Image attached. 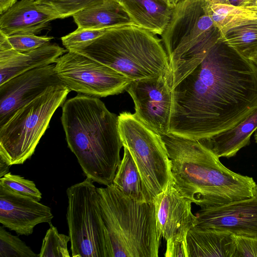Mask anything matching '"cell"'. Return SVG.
<instances>
[{
	"label": "cell",
	"instance_id": "f546056e",
	"mask_svg": "<svg viewBox=\"0 0 257 257\" xmlns=\"http://www.w3.org/2000/svg\"><path fill=\"white\" fill-rule=\"evenodd\" d=\"M7 40L13 49L25 52L36 49L50 43L54 38L46 36H39L35 34H16L7 36Z\"/></svg>",
	"mask_w": 257,
	"mask_h": 257
},
{
	"label": "cell",
	"instance_id": "5bb4252c",
	"mask_svg": "<svg viewBox=\"0 0 257 257\" xmlns=\"http://www.w3.org/2000/svg\"><path fill=\"white\" fill-rule=\"evenodd\" d=\"M196 226L257 237V196L227 204L200 208Z\"/></svg>",
	"mask_w": 257,
	"mask_h": 257
},
{
	"label": "cell",
	"instance_id": "e575fe53",
	"mask_svg": "<svg viewBox=\"0 0 257 257\" xmlns=\"http://www.w3.org/2000/svg\"><path fill=\"white\" fill-rule=\"evenodd\" d=\"M9 166L4 160L0 158V178L9 173Z\"/></svg>",
	"mask_w": 257,
	"mask_h": 257
},
{
	"label": "cell",
	"instance_id": "d4e9b609",
	"mask_svg": "<svg viewBox=\"0 0 257 257\" xmlns=\"http://www.w3.org/2000/svg\"><path fill=\"white\" fill-rule=\"evenodd\" d=\"M44 236L39 257H70L67 248L69 235L58 232L51 223Z\"/></svg>",
	"mask_w": 257,
	"mask_h": 257
},
{
	"label": "cell",
	"instance_id": "277c9868",
	"mask_svg": "<svg viewBox=\"0 0 257 257\" xmlns=\"http://www.w3.org/2000/svg\"><path fill=\"white\" fill-rule=\"evenodd\" d=\"M157 35L135 25L108 28L93 42L72 51L98 61L132 81L171 76L168 57Z\"/></svg>",
	"mask_w": 257,
	"mask_h": 257
},
{
	"label": "cell",
	"instance_id": "74e56055",
	"mask_svg": "<svg viewBox=\"0 0 257 257\" xmlns=\"http://www.w3.org/2000/svg\"><path fill=\"white\" fill-rule=\"evenodd\" d=\"M226 0H209L207 1L208 3H223L225 2Z\"/></svg>",
	"mask_w": 257,
	"mask_h": 257
},
{
	"label": "cell",
	"instance_id": "60d3db41",
	"mask_svg": "<svg viewBox=\"0 0 257 257\" xmlns=\"http://www.w3.org/2000/svg\"><path fill=\"white\" fill-rule=\"evenodd\" d=\"M256 65H257V58H256Z\"/></svg>",
	"mask_w": 257,
	"mask_h": 257
},
{
	"label": "cell",
	"instance_id": "5b68a950",
	"mask_svg": "<svg viewBox=\"0 0 257 257\" xmlns=\"http://www.w3.org/2000/svg\"><path fill=\"white\" fill-rule=\"evenodd\" d=\"M97 190L111 257H158L162 236L154 202L135 201L112 184Z\"/></svg>",
	"mask_w": 257,
	"mask_h": 257
},
{
	"label": "cell",
	"instance_id": "7bdbcfd3",
	"mask_svg": "<svg viewBox=\"0 0 257 257\" xmlns=\"http://www.w3.org/2000/svg\"></svg>",
	"mask_w": 257,
	"mask_h": 257
},
{
	"label": "cell",
	"instance_id": "6da1fadb",
	"mask_svg": "<svg viewBox=\"0 0 257 257\" xmlns=\"http://www.w3.org/2000/svg\"><path fill=\"white\" fill-rule=\"evenodd\" d=\"M257 108V66L221 39L172 89L168 134L200 140L235 126Z\"/></svg>",
	"mask_w": 257,
	"mask_h": 257
},
{
	"label": "cell",
	"instance_id": "484cf974",
	"mask_svg": "<svg viewBox=\"0 0 257 257\" xmlns=\"http://www.w3.org/2000/svg\"><path fill=\"white\" fill-rule=\"evenodd\" d=\"M106 0H37L56 14L59 19L73 17L75 14L91 7L100 4Z\"/></svg>",
	"mask_w": 257,
	"mask_h": 257
},
{
	"label": "cell",
	"instance_id": "cb8c5ba5",
	"mask_svg": "<svg viewBox=\"0 0 257 257\" xmlns=\"http://www.w3.org/2000/svg\"><path fill=\"white\" fill-rule=\"evenodd\" d=\"M206 10L221 35L247 20L257 18V14L241 7L206 2Z\"/></svg>",
	"mask_w": 257,
	"mask_h": 257
},
{
	"label": "cell",
	"instance_id": "ab89813d",
	"mask_svg": "<svg viewBox=\"0 0 257 257\" xmlns=\"http://www.w3.org/2000/svg\"><path fill=\"white\" fill-rule=\"evenodd\" d=\"M256 196H257V184H256Z\"/></svg>",
	"mask_w": 257,
	"mask_h": 257
},
{
	"label": "cell",
	"instance_id": "9a60e30c",
	"mask_svg": "<svg viewBox=\"0 0 257 257\" xmlns=\"http://www.w3.org/2000/svg\"><path fill=\"white\" fill-rule=\"evenodd\" d=\"M53 218L48 206L0 185V223L4 227L28 236L37 225L50 223Z\"/></svg>",
	"mask_w": 257,
	"mask_h": 257
},
{
	"label": "cell",
	"instance_id": "2e32d148",
	"mask_svg": "<svg viewBox=\"0 0 257 257\" xmlns=\"http://www.w3.org/2000/svg\"><path fill=\"white\" fill-rule=\"evenodd\" d=\"M68 50L48 43L34 50L20 52L12 48L0 32V85L28 70L55 63Z\"/></svg>",
	"mask_w": 257,
	"mask_h": 257
},
{
	"label": "cell",
	"instance_id": "7c38bea8",
	"mask_svg": "<svg viewBox=\"0 0 257 257\" xmlns=\"http://www.w3.org/2000/svg\"><path fill=\"white\" fill-rule=\"evenodd\" d=\"M55 63L24 72L0 85V127L21 107L42 95L49 87L64 85Z\"/></svg>",
	"mask_w": 257,
	"mask_h": 257
},
{
	"label": "cell",
	"instance_id": "7402d4cb",
	"mask_svg": "<svg viewBox=\"0 0 257 257\" xmlns=\"http://www.w3.org/2000/svg\"><path fill=\"white\" fill-rule=\"evenodd\" d=\"M123 156L112 184L125 195L138 202H153L147 190L135 162L123 147Z\"/></svg>",
	"mask_w": 257,
	"mask_h": 257
},
{
	"label": "cell",
	"instance_id": "3957f363",
	"mask_svg": "<svg viewBox=\"0 0 257 257\" xmlns=\"http://www.w3.org/2000/svg\"><path fill=\"white\" fill-rule=\"evenodd\" d=\"M61 117L68 146L86 177L108 186L121 162L118 117L97 97L78 94L65 101Z\"/></svg>",
	"mask_w": 257,
	"mask_h": 257
},
{
	"label": "cell",
	"instance_id": "1f68e13d",
	"mask_svg": "<svg viewBox=\"0 0 257 257\" xmlns=\"http://www.w3.org/2000/svg\"><path fill=\"white\" fill-rule=\"evenodd\" d=\"M166 257H188L187 242L176 241L166 243Z\"/></svg>",
	"mask_w": 257,
	"mask_h": 257
},
{
	"label": "cell",
	"instance_id": "603a6c76",
	"mask_svg": "<svg viewBox=\"0 0 257 257\" xmlns=\"http://www.w3.org/2000/svg\"><path fill=\"white\" fill-rule=\"evenodd\" d=\"M221 40L245 58L257 55V18L247 20L221 35Z\"/></svg>",
	"mask_w": 257,
	"mask_h": 257
},
{
	"label": "cell",
	"instance_id": "4fadbf2b",
	"mask_svg": "<svg viewBox=\"0 0 257 257\" xmlns=\"http://www.w3.org/2000/svg\"><path fill=\"white\" fill-rule=\"evenodd\" d=\"M154 203L158 228L166 243L186 242L188 231L197 223L192 211V201L180 193L171 180Z\"/></svg>",
	"mask_w": 257,
	"mask_h": 257
},
{
	"label": "cell",
	"instance_id": "ac0fdd59",
	"mask_svg": "<svg viewBox=\"0 0 257 257\" xmlns=\"http://www.w3.org/2000/svg\"><path fill=\"white\" fill-rule=\"evenodd\" d=\"M188 257H233L234 234L219 230L195 226L188 232Z\"/></svg>",
	"mask_w": 257,
	"mask_h": 257
},
{
	"label": "cell",
	"instance_id": "d590c367",
	"mask_svg": "<svg viewBox=\"0 0 257 257\" xmlns=\"http://www.w3.org/2000/svg\"><path fill=\"white\" fill-rule=\"evenodd\" d=\"M168 7L171 9H174L178 4L182 0H161Z\"/></svg>",
	"mask_w": 257,
	"mask_h": 257
},
{
	"label": "cell",
	"instance_id": "83f0119b",
	"mask_svg": "<svg viewBox=\"0 0 257 257\" xmlns=\"http://www.w3.org/2000/svg\"><path fill=\"white\" fill-rule=\"evenodd\" d=\"M107 29L78 28L62 37L63 45L68 51L85 47L103 35Z\"/></svg>",
	"mask_w": 257,
	"mask_h": 257
},
{
	"label": "cell",
	"instance_id": "9c48e42d",
	"mask_svg": "<svg viewBox=\"0 0 257 257\" xmlns=\"http://www.w3.org/2000/svg\"><path fill=\"white\" fill-rule=\"evenodd\" d=\"M118 117L123 146L132 156L154 202L172 180L170 162L165 143L161 136L146 126L134 114L123 112Z\"/></svg>",
	"mask_w": 257,
	"mask_h": 257
},
{
	"label": "cell",
	"instance_id": "4316f807",
	"mask_svg": "<svg viewBox=\"0 0 257 257\" xmlns=\"http://www.w3.org/2000/svg\"><path fill=\"white\" fill-rule=\"evenodd\" d=\"M25 242L0 226V257H36Z\"/></svg>",
	"mask_w": 257,
	"mask_h": 257
},
{
	"label": "cell",
	"instance_id": "44dd1931",
	"mask_svg": "<svg viewBox=\"0 0 257 257\" xmlns=\"http://www.w3.org/2000/svg\"><path fill=\"white\" fill-rule=\"evenodd\" d=\"M78 28L108 29L134 25L120 5L114 0L84 9L73 16Z\"/></svg>",
	"mask_w": 257,
	"mask_h": 257
},
{
	"label": "cell",
	"instance_id": "8992f818",
	"mask_svg": "<svg viewBox=\"0 0 257 257\" xmlns=\"http://www.w3.org/2000/svg\"><path fill=\"white\" fill-rule=\"evenodd\" d=\"M167 53L172 89L192 71L221 34L207 13L205 0H182L172 10L161 35Z\"/></svg>",
	"mask_w": 257,
	"mask_h": 257
},
{
	"label": "cell",
	"instance_id": "52a82bcc",
	"mask_svg": "<svg viewBox=\"0 0 257 257\" xmlns=\"http://www.w3.org/2000/svg\"><path fill=\"white\" fill-rule=\"evenodd\" d=\"M70 91L65 85L51 86L17 110L0 127V158L9 166L23 164L29 159Z\"/></svg>",
	"mask_w": 257,
	"mask_h": 257
},
{
	"label": "cell",
	"instance_id": "f35d334b",
	"mask_svg": "<svg viewBox=\"0 0 257 257\" xmlns=\"http://www.w3.org/2000/svg\"><path fill=\"white\" fill-rule=\"evenodd\" d=\"M254 139H255L256 143H257V131L255 132V135H254Z\"/></svg>",
	"mask_w": 257,
	"mask_h": 257
},
{
	"label": "cell",
	"instance_id": "d6986e66",
	"mask_svg": "<svg viewBox=\"0 0 257 257\" xmlns=\"http://www.w3.org/2000/svg\"><path fill=\"white\" fill-rule=\"evenodd\" d=\"M131 22L161 36L170 19L172 10L161 0H114Z\"/></svg>",
	"mask_w": 257,
	"mask_h": 257
},
{
	"label": "cell",
	"instance_id": "836d02e7",
	"mask_svg": "<svg viewBox=\"0 0 257 257\" xmlns=\"http://www.w3.org/2000/svg\"><path fill=\"white\" fill-rule=\"evenodd\" d=\"M240 7L257 14V0H244Z\"/></svg>",
	"mask_w": 257,
	"mask_h": 257
},
{
	"label": "cell",
	"instance_id": "30bf717a",
	"mask_svg": "<svg viewBox=\"0 0 257 257\" xmlns=\"http://www.w3.org/2000/svg\"><path fill=\"white\" fill-rule=\"evenodd\" d=\"M54 69L70 90L95 97L121 93L132 81L113 69L72 51L58 58Z\"/></svg>",
	"mask_w": 257,
	"mask_h": 257
},
{
	"label": "cell",
	"instance_id": "7a4b0ae2",
	"mask_svg": "<svg viewBox=\"0 0 257 257\" xmlns=\"http://www.w3.org/2000/svg\"><path fill=\"white\" fill-rule=\"evenodd\" d=\"M161 137L174 186L200 208L256 196V184L252 178L227 168L199 141L169 134Z\"/></svg>",
	"mask_w": 257,
	"mask_h": 257
},
{
	"label": "cell",
	"instance_id": "8d00e7d4",
	"mask_svg": "<svg viewBox=\"0 0 257 257\" xmlns=\"http://www.w3.org/2000/svg\"><path fill=\"white\" fill-rule=\"evenodd\" d=\"M244 0H226L224 4L236 7H240Z\"/></svg>",
	"mask_w": 257,
	"mask_h": 257
},
{
	"label": "cell",
	"instance_id": "ba28073f",
	"mask_svg": "<svg viewBox=\"0 0 257 257\" xmlns=\"http://www.w3.org/2000/svg\"><path fill=\"white\" fill-rule=\"evenodd\" d=\"M66 218L73 257H111L97 187L89 178L68 188Z\"/></svg>",
	"mask_w": 257,
	"mask_h": 257
},
{
	"label": "cell",
	"instance_id": "f1b7e54d",
	"mask_svg": "<svg viewBox=\"0 0 257 257\" xmlns=\"http://www.w3.org/2000/svg\"><path fill=\"white\" fill-rule=\"evenodd\" d=\"M0 185L38 201H40L42 198L41 192L33 181L10 172L0 178Z\"/></svg>",
	"mask_w": 257,
	"mask_h": 257
},
{
	"label": "cell",
	"instance_id": "ffe728a7",
	"mask_svg": "<svg viewBox=\"0 0 257 257\" xmlns=\"http://www.w3.org/2000/svg\"><path fill=\"white\" fill-rule=\"evenodd\" d=\"M257 130V108L231 128L210 138L198 140L218 157L230 158L248 145Z\"/></svg>",
	"mask_w": 257,
	"mask_h": 257
},
{
	"label": "cell",
	"instance_id": "d6a6232c",
	"mask_svg": "<svg viewBox=\"0 0 257 257\" xmlns=\"http://www.w3.org/2000/svg\"><path fill=\"white\" fill-rule=\"evenodd\" d=\"M17 2V0H0V14L7 11Z\"/></svg>",
	"mask_w": 257,
	"mask_h": 257
},
{
	"label": "cell",
	"instance_id": "4dcf8cb0",
	"mask_svg": "<svg viewBox=\"0 0 257 257\" xmlns=\"http://www.w3.org/2000/svg\"><path fill=\"white\" fill-rule=\"evenodd\" d=\"M233 257H257V237L234 235Z\"/></svg>",
	"mask_w": 257,
	"mask_h": 257
},
{
	"label": "cell",
	"instance_id": "8fae6325",
	"mask_svg": "<svg viewBox=\"0 0 257 257\" xmlns=\"http://www.w3.org/2000/svg\"><path fill=\"white\" fill-rule=\"evenodd\" d=\"M135 107V117L156 133L168 134L172 108V86L164 75L131 82L126 90Z\"/></svg>",
	"mask_w": 257,
	"mask_h": 257
},
{
	"label": "cell",
	"instance_id": "e0dca14e",
	"mask_svg": "<svg viewBox=\"0 0 257 257\" xmlns=\"http://www.w3.org/2000/svg\"><path fill=\"white\" fill-rule=\"evenodd\" d=\"M58 16L45 6L32 0L17 2L1 15L0 32L9 36L38 34L46 29Z\"/></svg>",
	"mask_w": 257,
	"mask_h": 257
},
{
	"label": "cell",
	"instance_id": "b9f144b4",
	"mask_svg": "<svg viewBox=\"0 0 257 257\" xmlns=\"http://www.w3.org/2000/svg\"><path fill=\"white\" fill-rule=\"evenodd\" d=\"M205 1H206V2H207V1H208L209 0H205Z\"/></svg>",
	"mask_w": 257,
	"mask_h": 257
}]
</instances>
